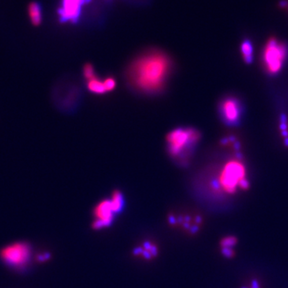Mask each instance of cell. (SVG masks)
<instances>
[{
    "mask_svg": "<svg viewBox=\"0 0 288 288\" xmlns=\"http://www.w3.org/2000/svg\"><path fill=\"white\" fill-rule=\"evenodd\" d=\"M170 69L171 62L165 54L152 52L134 61L130 76L136 88L143 92L152 93L163 87Z\"/></svg>",
    "mask_w": 288,
    "mask_h": 288,
    "instance_id": "obj_1",
    "label": "cell"
},
{
    "mask_svg": "<svg viewBox=\"0 0 288 288\" xmlns=\"http://www.w3.org/2000/svg\"><path fill=\"white\" fill-rule=\"evenodd\" d=\"M200 134L193 128H177L167 134L168 151L173 157L185 156L200 140Z\"/></svg>",
    "mask_w": 288,
    "mask_h": 288,
    "instance_id": "obj_2",
    "label": "cell"
},
{
    "mask_svg": "<svg viewBox=\"0 0 288 288\" xmlns=\"http://www.w3.org/2000/svg\"><path fill=\"white\" fill-rule=\"evenodd\" d=\"M246 179V169L239 160H230L221 171L217 187L227 194H234L239 188L241 181Z\"/></svg>",
    "mask_w": 288,
    "mask_h": 288,
    "instance_id": "obj_3",
    "label": "cell"
},
{
    "mask_svg": "<svg viewBox=\"0 0 288 288\" xmlns=\"http://www.w3.org/2000/svg\"><path fill=\"white\" fill-rule=\"evenodd\" d=\"M287 46L283 42H279L276 38H269L263 49V67L267 73L276 75L282 68V66L287 56Z\"/></svg>",
    "mask_w": 288,
    "mask_h": 288,
    "instance_id": "obj_4",
    "label": "cell"
},
{
    "mask_svg": "<svg viewBox=\"0 0 288 288\" xmlns=\"http://www.w3.org/2000/svg\"><path fill=\"white\" fill-rule=\"evenodd\" d=\"M32 256V249L26 242L14 243L0 252V258L8 267L16 270L25 269Z\"/></svg>",
    "mask_w": 288,
    "mask_h": 288,
    "instance_id": "obj_5",
    "label": "cell"
},
{
    "mask_svg": "<svg viewBox=\"0 0 288 288\" xmlns=\"http://www.w3.org/2000/svg\"><path fill=\"white\" fill-rule=\"evenodd\" d=\"M117 212L115 211L112 202L110 200H104L94 207L93 211L94 220L92 227L94 230H101L109 227L112 224Z\"/></svg>",
    "mask_w": 288,
    "mask_h": 288,
    "instance_id": "obj_6",
    "label": "cell"
},
{
    "mask_svg": "<svg viewBox=\"0 0 288 288\" xmlns=\"http://www.w3.org/2000/svg\"><path fill=\"white\" fill-rule=\"evenodd\" d=\"M85 3H86V0H62L60 8L58 9L60 21L63 23H77Z\"/></svg>",
    "mask_w": 288,
    "mask_h": 288,
    "instance_id": "obj_7",
    "label": "cell"
},
{
    "mask_svg": "<svg viewBox=\"0 0 288 288\" xmlns=\"http://www.w3.org/2000/svg\"><path fill=\"white\" fill-rule=\"evenodd\" d=\"M241 106L238 100L228 98L221 104L220 112L223 121L230 125L236 124L241 115Z\"/></svg>",
    "mask_w": 288,
    "mask_h": 288,
    "instance_id": "obj_8",
    "label": "cell"
},
{
    "mask_svg": "<svg viewBox=\"0 0 288 288\" xmlns=\"http://www.w3.org/2000/svg\"><path fill=\"white\" fill-rule=\"evenodd\" d=\"M159 253V249L156 244L152 242L143 243L142 245L135 248L134 251V256L141 257L146 260H151L156 258Z\"/></svg>",
    "mask_w": 288,
    "mask_h": 288,
    "instance_id": "obj_9",
    "label": "cell"
},
{
    "mask_svg": "<svg viewBox=\"0 0 288 288\" xmlns=\"http://www.w3.org/2000/svg\"><path fill=\"white\" fill-rule=\"evenodd\" d=\"M42 8L38 3H31L28 6V16L33 25L40 24L42 19Z\"/></svg>",
    "mask_w": 288,
    "mask_h": 288,
    "instance_id": "obj_10",
    "label": "cell"
},
{
    "mask_svg": "<svg viewBox=\"0 0 288 288\" xmlns=\"http://www.w3.org/2000/svg\"><path fill=\"white\" fill-rule=\"evenodd\" d=\"M240 50L245 63L248 64H252L253 62V46L252 42L248 39L244 40L240 46Z\"/></svg>",
    "mask_w": 288,
    "mask_h": 288,
    "instance_id": "obj_11",
    "label": "cell"
},
{
    "mask_svg": "<svg viewBox=\"0 0 288 288\" xmlns=\"http://www.w3.org/2000/svg\"><path fill=\"white\" fill-rule=\"evenodd\" d=\"M87 88L90 92L94 93V94H102L107 92L105 86H104V81L100 80L96 77L87 82Z\"/></svg>",
    "mask_w": 288,
    "mask_h": 288,
    "instance_id": "obj_12",
    "label": "cell"
},
{
    "mask_svg": "<svg viewBox=\"0 0 288 288\" xmlns=\"http://www.w3.org/2000/svg\"><path fill=\"white\" fill-rule=\"evenodd\" d=\"M110 200L112 202V205H113L115 211L117 212V214L119 213V212L122 211V209H123V204H124L123 196L121 192L119 191V190L114 191Z\"/></svg>",
    "mask_w": 288,
    "mask_h": 288,
    "instance_id": "obj_13",
    "label": "cell"
},
{
    "mask_svg": "<svg viewBox=\"0 0 288 288\" xmlns=\"http://www.w3.org/2000/svg\"><path fill=\"white\" fill-rule=\"evenodd\" d=\"M236 244V238L234 237H226L223 238L221 242V246L223 250V254L226 256H232V252H231V248L234 246Z\"/></svg>",
    "mask_w": 288,
    "mask_h": 288,
    "instance_id": "obj_14",
    "label": "cell"
},
{
    "mask_svg": "<svg viewBox=\"0 0 288 288\" xmlns=\"http://www.w3.org/2000/svg\"><path fill=\"white\" fill-rule=\"evenodd\" d=\"M83 75H84V77L87 79V81L95 78L94 68H93L92 66L90 65V64L85 65L84 67H83Z\"/></svg>",
    "mask_w": 288,
    "mask_h": 288,
    "instance_id": "obj_15",
    "label": "cell"
},
{
    "mask_svg": "<svg viewBox=\"0 0 288 288\" xmlns=\"http://www.w3.org/2000/svg\"><path fill=\"white\" fill-rule=\"evenodd\" d=\"M104 83L107 91H111V90H114L115 85H116L115 80L113 78H107V79H104Z\"/></svg>",
    "mask_w": 288,
    "mask_h": 288,
    "instance_id": "obj_16",
    "label": "cell"
},
{
    "mask_svg": "<svg viewBox=\"0 0 288 288\" xmlns=\"http://www.w3.org/2000/svg\"><path fill=\"white\" fill-rule=\"evenodd\" d=\"M49 257H50V255H49V254H41V255L38 256V260L40 262H45L49 259Z\"/></svg>",
    "mask_w": 288,
    "mask_h": 288,
    "instance_id": "obj_17",
    "label": "cell"
},
{
    "mask_svg": "<svg viewBox=\"0 0 288 288\" xmlns=\"http://www.w3.org/2000/svg\"><path fill=\"white\" fill-rule=\"evenodd\" d=\"M278 6L281 8H288V2L286 0H281L280 2L278 3Z\"/></svg>",
    "mask_w": 288,
    "mask_h": 288,
    "instance_id": "obj_18",
    "label": "cell"
},
{
    "mask_svg": "<svg viewBox=\"0 0 288 288\" xmlns=\"http://www.w3.org/2000/svg\"><path fill=\"white\" fill-rule=\"evenodd\" d=\"M284 144L286 147H288V138H285Z\"/></svg>",
    "mask_w": 288,
    "mask_h": 288,
    "instance_id": "obj_19",
    "label": "cell"
},
{
    "mask_svg": "<svg viewBox=\"0 0 288 288\" xmlns=\"http://www.w3.org/2000/svg\"><path fill=\"white\" fill-rule=\"evenodd\" d=\"M287 9H288V8H287Z\"/></svg>",
    "mask_w": 288,
    "mask_h": 288,
    "instance_id": "obj_20",
    "label": "cell"
}]
</instances>
